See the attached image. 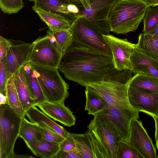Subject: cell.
Wrapping results in <instances>:
<instances>
[{
    "label": "cell",
    "mask_w": 158,
    "mask_h": 158,
    "mask_svg": "<svg viewBox=\"0 0 158 158\" xmlns=\"http://www.w3.org/2000/svg\"><path fill=\"white\" fill-rule=\"evenodd\" d=\"M14 82L23 107L26 112L31 106H35L36 103L27 82L23 67L14 74Z\"/></svg>",
    "instance_id": "ac0fdd59"
},
{
    "label": "cell",
    "mask_w": 158,
    "mask_h": 158,
    "mask_svg": "<svg viewBox=\"0 0 158 158\" xmlns=\"http://www.w3.org/2000/svg\"><path fill=\"white\" fill-rule=\"evenodd\" d=\"M42 137L45 140L60 144L65 139L56 132L43 128L40 126Z\"/></svg>",
    "instance_id": "836d02e7"
},
{
    "label": "cell",
    "mask_w": 158,
    "mask_h": 158,
    "mask_svg": "<svg viewBox=\"0 0 158 158\" xmlns=\"http://www.w3.org/2000/svg\"><path fill=\"white\" fill-rule=\"evenodd\" d=\"M86 103L85 110L89 114L94 116L107 108L108 104L102 96L93 92L85 89Z\"/></svg>",
    "instance_id": "603a6c76"
},
{
    "label": "cell",
    "mask_w": 158,
    "mask_h": 158,
    "mask_svg": "<svg viewBox=\"0 0 158 158\" xmlns=\"http://www.w3.org/2000/svg\"><path fill=\"white\" fill-rule=\"evenodd\" d=\"M136 48L142 53L158 61V36L140 34Z\"/></svg>",
    "instance_id": "44dd1931"
},
{
    "label": "cell",
    "mask_w": 158,
    "mask_h": 158,
    "mask_svg": "<svg viewBox=\"0 0 158 158\" xmlns=\"http://www.w3.org/2000/svg\"><path fill=\"white\" fill-rule=\"evenodd\" d=\"M128 96L130 103L135 110L153 118L157 116L158 91L151 92L129 87Z\"/></svg>",
    "instance_id": "5bb4252c"
},
{
    "label": "cell",
    "mask_w": 158,
    "mask_h": 158,
    "mask_svg": "<svg viewBox=\"0 0 158 158\" xmlns=\"http://www.w3.org/2000/svg\"><path fill=\"white\" fill-rule=\"evenodd\" d=\"M156 147H157V148L158 149V140L156 141Z\"/></svg>",
    "instance_id": "7bdbcfd3"
},
{
    "label": "cell",
    "mask_w": 158,
    "mask_h": 158,
    "mask_svg": "<svg viewBox=\"0 0 158 158\" xmlns=\"http://www.w3.org/2000/svg\"><path fill=\"white\" fill-rule=\"evenodd\" d=\"M131 60L132 65V71L135 74H147L158 78V61L144 54L136 48Z\"/></svg>",
    "instance_id": "2e32d148"
},
{
    "label": "cell",
    "mask_w": 158,
    "mask_h": 158,
    "mask_svg": "<svg viewBox=\"0 0 158 158\" xmlns=\"http://www.w3.org/2000/svg\"><path fill=\"white\" fill-rule=\"evenodd\" d=\"M6 56L7 81L20 69L29 62L33 44L9 40Z\"/></svg>",
    "instance_id": "8fae6325"
},
{
    "label": "cell",
    "mask_w": 158,
    "mask_h": 158,
    "mask_svg": "<svg viewBox=\"0 0 158 158\" xmlns=\"http://www.w3.org/2000/svg\"><path fill=\"white\" fill-rule=\"evenodd\" d=\"M9 43V40L0 37V60L6 57Z\"/></svg>",
    "instance_id": "8d00e7d4"
},
{
    "label": "cell",
    "mask_w": 158,
    "mask_h": 158,
    "mask_svg": "<svg viewBox=\"0 0 158 158\" xmlns=\"http://www.w3.org/2000/svg\"><path fill=\"white\" fill-rule=\"evenodd\" d=\"M29 62L43 66L58 69L63 54L58 48L54 37L48 31L45 36L33 42Z\"/></svg>",
    "instance_id": "9c48e42d"
},
{
    "label": "cell",
    "mask_w": 158,
    "mask_h": 158,
    "mask_svg": "<svg viewBox=\"0 0 158 158\" xmlns=\"http://www.w3.org/2000/svg\"><path fill=\"white\" fill-rule=\"evenodd\" d=\"M148 7L142 0H117L109 16L110 31L126 34L136 31Z\"/></svg>",
    "instance_id": "7a4b0ae2"
},
{
    "label": "cell",
    "mask_w": 158,
    "mask_h": 158,
    "mask_svg": "<svg viewBox=\"0 0 158 158\" xmlns=\"http://www.w3.org/2000/svg\"><path fill=\"white\" fill-rule=\"evenodd\" d=\"M34 11L51 31L68 29L70 26L71 24L63 18L40 10H36Z\"/></svg>",
    "instance_id": "d4e9b609"
},
{
    "label": "cell",
    "mask_w": 158,
    "mask_h": 158,
    "mask_svg": "<svg viewBox=\"0 0 158 158\" xmlns=\"http://www.w3.org/2000/svg\"><path fill=\"white\" fill-rule=\"evenodd\" d=\"M155 123V140H158V115L157 116L153 118Z\"/></svg>",
    "instance_id": "f35d334b"
},
{
    "label": "cell",
    "mask_w": 158,
    "mask_h": 158,
    "mask_svg": "<svg viewBox=\"0 0 158 158\" xmlns=\"http://www.w3.org/2000/svg\"><path fill=\"white\" fill-rule=\"evenodd\" d=\"M88 126V131L95 137L108 158H116L118 143L122 140L117 131L104 116L97 114Z\"/></svg>",
    "instance_id": "ba28073f"
},
{
    "label": "cell",
    "mask_w": 158,
    "mask_h": 158,
    "mask_svg": "<svg viewBox=\"0 0 158 158\" xmlns=\"http://www.w3.org/2000/svg\"><path fill=\"white\" fill-rule=\"evenodd\" d=\"M129 87L145 91H158V78L149 74L138 73L131 78Z\"/></svg>",
    "instance_id": "7402d4cb"
},
{
    "label": "cell",
    "mask_w": 158,
    "mask_h": 158,
    "mask_svg": "<svg viewBox=\"0 0 158 158\" xmlns=\"http://www.w3.org/2000/svg\"><path fill=\"white\" fill-rule=\"evenodd\" d=\"M35 106L49 118L66 126L71 127L75 123L76 118L73 112L65 106L64 103L46 101L38 103Z\"/></svg>",
    "instance_id": "9a60e30c"
},
{
    "label": "cell",
    "mask_w": 158,
    "mask_h": 158,
    "mask_svg": "<svg viewBox=\"0 0 158 158\" xmlns=\"http://www.w3.org/2000/svg\"><path fill=\"white\" fill-rule=\"evenodd\" d=\"M115 69L112 57L74 42L63 54L58 70L68 80L85 87L103 81Z\"/></svg>",
    "instance_id": "6da1fadb"
},
{
    "label": "cell",
    "mask_w": 158,
    "mask_h": 158,
    "mask_svg": "<svg viewBox=\"0 0 158 158\" xmlns=\"http://www.w3.org/2000/svg\"><path fill=\"white\" fill-rule=\"evenodd\" d=\"M130 131L127 143L136 149L144 158H157L156 148L141 121L136 118L132 119Z\"/></svg>",
    "instance_id": "4fadbf2b"
},
{
    "label": "cell",
    "mask_w": 158,
    "mask_h": 158,
    "mask_svg": "<svg viewBox=\"0 0 158 158\" xmlns=\"http://www.w3.org/2000/svg\"><path fill=\"white\" fill-rule=\"evenodd\" d=\"M148 7H155L158 6V0H142Z\"/></svg>",
    "instance_id": "74e56055"
},
{
    "label": "cell",
    "mask_w": 158,
    "mask_h": 158,
    "mask_svg": "<svg viewBox=\"0 0 158 158\" xmlns=\"http://www.w3.org/2000/svg\"><path fill=\"white\" fill-rule=\"evenodd\" d=\"M0 105H4L6 104H8V102L6 96L3 94L0 93Z\"/></svg>",
    "instance_id": "ab89813d"
},
{
    "label": "cell",
    "mask_w": 158,
    "mask_h": 158,
    "mask_svg": "<svg viewBox=\"0 0 158 158\" xmlns=\"http://www.w3.org/2000/svg\"><path fill=\"white\" fill-rule=\"evenodd\" d=\"M146 34L158 36V24L152 30Z\"/></svg>",
    "instance_id": "60d3db41"
},
{
    "label": "cell",
    "mask_w": 158,
    "mask_h": 158,
    "mask_svg": "<svg viewBox=\"0 0 158 158\" xmlns=\"http://www.w3.org/2000/svg\"><path fill=\"white\" fill-rule=\"evenodd\" d=\"M157 158H158V156H157Z\"/></svg>",
    "instance_id": "ee69618b"
},
{
    "label": "cell",
    "mask_w": 158,
    "mask_h": 158,
    "mask_svg": "<svg viewBox=\"0 0 158 158\" xmlns=\"http://www.w3.org/2000/svg\"><path fill=\"white\" fill-rule=\"evenodd\" d=\"M60 150L69 151L76 148L75 140L72 133L69 132L67 136L59 144Z\"/></svg>",
    "instance_id": "e575fe53"
},
{
    "label": "cell",
    "mask_w": 158,
    "mask_h": 158,
    "mask_svg": "<svg viewBox=\"0 0 158 158\" xmlns=\"http://www.w3.org/2000/svg\"><path fill=\"white\" fill-rule=\"evenodd\" d=\"M69 29L73 34L75 42L112 57L103 35L83 15L77 17Z\"/></svg>",
    "instance_id": "8992f818"
},
{
    "label": "cell",
    "mask_w": 158,
    "mask_h": 158,
    "mask_svg": "<svg viewBox=\"0 0 158 158\" xmlns=\"http://www.w3.org/2000/svg\"><path fill=\"white\" fill-rule=\"evenodd\" d=\"M130 80L120 73L113 72L103 81L89 84L85 87L86 90L102 96L109 106L124 107L136 110L128 100V91Z\"/></svg>",
    "instance_id": "3957f363"
},
{
    "label": "cell",
    "mask_w": 158,
    "mask_h": 158,
    "mask_svg": "<svg viewBox=\"0 0 158 158\" xmlns=\"http://www.w3.org/2000/svg\"><path fill=\"white\" fill-rule=\"evenodd\" d=\"M25 79L36 104L47 101L38 81L35 70L29 62L23 67Z\"/></svg>",
    "instance_id": "ffe728a7"
},
{
    "label": "cell",
    "mask_w": 158,
    "mask_h": 158,
    "mask_svg": "<svg viewBox=\"0 0 158 158\" xmlns=\"http://www.w3.org/2000/svg\"><path fill=\"white\" fill-rule=\"evenodd\" d=\"M31 64L36 71L38 81L47 101L64 103L69 95V85L60 74L58 69Z\"/></svg>",
    "instance_id": "5b68a950"
},
{
    "label": "cell",
    "mask_w": 158,
    "mask_h": 158,
    "mask_svg": "<svg viewBox=\"0 0 158 158\" xmlns=\"http://www.w3.org/2000/svg\"><path fill=\"white\" fill-rule=\"evenodd\" d=\"M56 158H82V157L76 148L69 151L59 150Z\"/></svg>",
    "instance_id": "d590c367"
},
{
    "label": "cell",
    "mask_w": 158,
    "mask_h": 158,
    "mask_svg": "<svg viewBox=\"0 0 158 158\" xmlns=\"http://www.w3.org/2000/svg\"><path fill=\"white\" fill-rule=\"evenodd\" d=\"M23 6L22 0H0V8L4 13H16Z\"/></svg>",
    "instance_id": "1f68e13d"
},
{
    "label": "cell",
    "mask_w": 158,
    "mask_h": 158,
    "mask_svg": "<svg viewBox=\"0 0 158 158\" xmlns=\"http://www.w3.org/2000/svg\"><path fill=\"white\" fill-rule=\"evenodd\" d=\"M98 114L110 121L121 137L122 141L128 142L131 121L134 118L139 119V112L126 107L108 106L107 108Z\"/></svg>",
    "instance_id": "7c38bea8"
},
{
    "label": "cell",
    "mask_w": 158,
    "mask_h": 158,
    "mask_svg": "<svg viewBox=\"0 0 158 158\" xmlns=\"http://www.w3.org/2000/svg\"><path fill=\"white\" fill-rule=\"evenodd\" d=\"M117 0H71V1L79 10L78 16L83 15L102 35H109L110 31L109 16L111 8Z\"/></svg>",
    "instance_id": "52a82bcc"
},
{
    "label": "cell",
    "mask_w": 158,
    "mask_h": 158,
    "mask_svg": "<svg viewBox=\"0 0 158 158\" xmlns=\"http://www.w3.org/2000/svg\"><path fill=\"white\" fill-rule=\"evenodd\" d=\"M26 144L34 155L42 158H56L60 150L59 144L48 141L43 137Z\"/></svg>",
    "instance_id": "d6986e66"
},
{
    "label": "cell",
    "mask_w": 158,
    "mask_h": 158,
    "mask_svg": "<svg viewBox=\"0 0 158 158\" xmlns=\"http://www.w3.org/2000/svg\"><path fill=\"white\" fill-rule=\"evenodd\" d=\"M30 157L29 156H27L24 155H20L15 154V158H24V157Z\"/></svg>",
    "instance_id": "b9f144b4"
},
{
    "label": "cell",
    "mask_w": 158,
    "mask_h": 158,
    "mask_svg": "<svg viewBox=\"0 0 158 158\" xmlns=\"http://www.w3.org/2000/svg\"><path fill=\"white\" fill-rule=\"evenodd\" d=\"M29 1L33 3L32 8L34 11L40 10L57 16H58L57 10L60 6L71 2V0H29Z\"/></svg>",
    "instance_id": "83f0119b"
},
{
    "label": "cell",
    "mask_w": 158,
    "mask_h": 158,
    "mask_svg": "<svg viewBox=\"0 0 158 158\" xmlns=\"http://www.w3.org/2000/svg\"><path fill=\"white\" fill-rule=\"evenodd\" d=\"M54 37L57 47L63 54L75 42L73 33L69 29L59 31H48Z\"/></svg>",
    "instance_id": "4316f807"
},
{
    "label": "cell",
    "mask_w": 158,
    "mask_h": 158,
    "mask_svg": "<svg viewBox=\"0 0 158 158\" xmlns=\"http://www.w3.org/2000/svg\"><path fill=\"white\" fill-rule=\"evenodd\" d=\"M75 141L76 148L82 158H94L91 145L85 133H72Z\"/></svg>",
    "instance_id": "f1b7e54d"
},
{
    "label": "cell",
    "mask_w": 158,
    "mask_h": 158,
    "mask_svg": "<svg viewBox=\"0 0 158 158\" xmlns=\"http://www.w3.org/2000/svg\"><path fill=\"white\" fill-rule=\"evenodd\" d=\"M19 137L22 138L25 143L42 138L40 126L28 121L26 118L25 116L23 118Z\"/></svg>",
    "instance_id": "484cf974"
},
{
    "label": "cell",
    "mask_w": 158,
    "mask_h": 158,
    "mask_svg": "<svg viewBox=\"0 0 158 158\" xmlns=\"http://www.w3.org/2000/svg\"><path fill=\"white\" fill-rule=\"evenodd\" d=\"M14 75L7 81L6 87V96L8 104L21 118L26 115V112L23 109L14 82Z\"/></svg>",
    "instance_id": "cb8c5ba5"
},
{
    "label": "cell",
    "mask_w": 158,
    "mask_h": 158,
    "mask_svg": "<svg viewBox=\"0 0 158 158\" xmlns=\"http://www.w3.org/2000/svg\"><path fill=\"white\" fill-rule=\"evenodd\" d=\"M143 20L142 33H147L158 24V6L149 7Z\"/></svg>",
    "instance_id": "f546056e"
},
{
    "label": "cell",
    "mask_w": 158,
    "mask_h": 158,
    "mask_svg": "<svg viewBox=\"0 0 158 158\" xmlns=\"http://www.w3.org/2000/svg\"><path fill=\"white\" fill-rule=\"evenodd\" d=\"M106 42L111 52L114 67L118 70H131V56L136 48V44L127 38L122 39L112 35H103Z\"/></svg>",
    "instance_id": "30bf717a"
},
{
    "label": "cell",
    "mask_w": 158,
    "mask_h": 158,
    "mask_svg": "<svg viewBox=\"0 0 158 158\" xmlns=\"http://www.w3.org/2000/svg\"><path fill=\"white\" fill-rule=\"evenodd\" d=\"M7 83V74L5 57L0 60V93L5 96Z\"/></svg>",
    "instance_id": "d6a6232c"
},
{
    "label": "cell",
    "mask_w": 158,
    "mask_h": 158,
    "mask_svg": "<svg viewBox=\"0 0 158 158\" xmlns=\"http://www.w3.org/2000/svg\"><path fill=\"white\" fill-rule=\"evenodd\" d=\"M26 115L31 122L43 128L56 132L64 138L69 133L63 127L52 121L39 110L35 106H31L26 111Z\"/></svg>",
    "instance_id": "e0dca14e"
},
{
    "label": "cell",
    "mask_w": 158,
    "mask_h": 158,
    "mask_svg": "<svg viewBox=\"0 0 158 158\" xmlns=\"http://www.w3.org/2000/svg\"><path fill=\"white\" fill-rule=\"evenodd\" d=\"M116 158H144L135 148L122 140L118 143Z\"/></svg>",
    "instance_id": "4dcf8cb0"
},
{
    "label": "cell",
    "mask_w": 158,
    "mask_h": 158,
    "mask_svg": "<svg viewBox=\"0 0 158 158\" xmlns=\"http://www.w3.org/2000/svg\"><path fill=\"white\" fill-rule=\"evenodd\" d=\"M23 117L20 118L8 104L0 105V158H15V145Z\"/></svg>",
    "instance_id": "277c9868"
}]
</instances>
